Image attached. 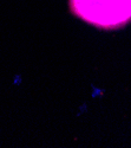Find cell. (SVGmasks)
Instances as JSON below:
<instances>
[{"mask_svg":"<svg viewBox=\"0 0 131 148\" xmlns=\"http://www.w3.org/2000/svg\"><path fill=\"white\" fill-rule=\"evenodd\" d=\"M72 13L102 30H117L131 21V0H69Z\"/></svg>","mask_w":131,"mask_h":148,"instance_id":"cell-1","label":"cell"}]
</instances>
